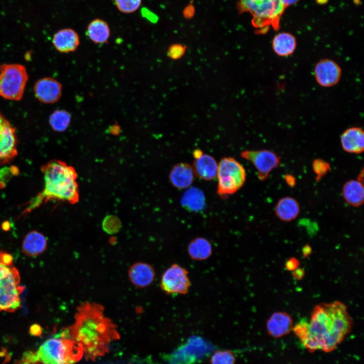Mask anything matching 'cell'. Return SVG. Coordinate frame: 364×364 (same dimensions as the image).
Returning a JSON list of instances; mask_svg holds the SVG:
<instances>
[{
  "mask_svg": "<svg viewBox=\"0 0 364 364\" xmlns=\"http://www.w3.org/2000/svg\"><path fill=\"white\" fill-rule=\"evenodd\" d=\"M353 320L340 301L323 303L313 309L309 320H302L293 331L310 352L333 351L350 333Z\"/></svg>",
  "mask_w": 364,
  "mask_h": 364,
  "instance_id": "6da1fadb",
  "label": "cell"
},
{
  "mask_svg": "<svg viewBox=\"0 0 364 364\" xmlns=\"http://www.w3.org/2000/svg\"><path fill=\"white\" fill-rule=\"evenodd\" d=\"M104 312L100 304L81 303L77 307L74 324L61 333L81 347L86 360L95 361L105 355L111 343L120 339L116 325Z\"/></svg>",
  "mask_w": 364,
  "mask_h": 364,
  "instance_id": "7a4b0ae2",
  "label": "cell"
},
{
  "mask_svg": "<svg viewBox=\"0 0 364 364\" xmlns=\"http://www.w3.org/2000/svg\"><path fill=\"white\" fill-rule=\"evenodd\" d=\"M44 187L35 197L27 203L22 214L25 215L42 203L59 201L71 204L79 199L77 174L71 166L59 160H52L42 165Z\"/></svg>",
  "mask_w": 364,
  "mask_h": 364,
  "instance_id": "3957f363",
  "label": "cell"
},
{
  "mask_svg": "<svg viewBox=\"0 0 364 364\" xmlns=\"http://www.w3.org/2000/svg\"><path fill=\"white\" fill-rule=\"evenodd\" d=\"M36 354L43 364H74L81 359L83 351L73 340L61 334L46 340Z\"/></svg>",
  "mask_w": 364,
  "mask_h": 364,
  "instance_id": "277c9868",
  "label": "cell"
},
{
  "mask_svg": "<svg viewBox=\"0 0 364 364\" xmlns=\"http://www.w3.org/2000/svg\"><path fill=\"white\" fill-rule=\"evenodd\" d=\"M239 7L242 12L251 14L253 25L262 33L270 26L275 30L279 28L286 8L280 0H239Z\"/></svg>",
  "mask_w": 364,
  "mask_h": 364,
  "instance_id": "5b68a950",
  "label": "cell"
},
{
  "mask_svg": "<svg viewBox=\"0 0 364 364\" xmlns=\"http://www.w3.org/2000/svg\"><path fill=\"white\" fill-rule=\"evenodd\" d=\"M20 282L17 269L0 261V311L14 312L20 308V295L24 289Z\"/></svg>",
  "mask_w": 364,
  "mask_h": 364,
  "instance_id": "8992f818",
  "label": "cell"
},
{
  "mask_svg": "<svg viewBox=\"0 0 364 364\" xmlns=\"http://www.w3.org/2000/svg\"><path fill=\"white\" fill-rule=\"evenodd\" d=\"M217 193L221 197L232 195L239 190L246 181L243 166L232 157L221 159L218 164Z\"/></svg>",
  "mask_w": 364,
  "mask_h": 364,
  "instance_id": "52a82bcc",
  "label": "cell"
},
{
  "mask_svg": "<svg viewBox=\"0 0 364 364\" xmlns=\"http://www.w3.org/2000/svg\"><path fill=\"white\" fill-rule=\"evenodd\" d=\"M28 75L25 66L19 64L0 65V96L20 101L23 96Z\"/></svg>",
  "mask_w": 364,
  "mask_h": 364,
  "instance_id": "ba28073f",
  "label": "cell"
},
{
  "mask_svg": "<svg viewBox=\"0 0 364 364\" xmlns=\"http://www.w3.org/2000/svg\"><path fill=\"white\" fill-rule=\"evenodd\" d=\"M190 286L188 270L176 263L173 264L164 271L160 284L161 290L170 295L186 294Z\"/></svg>",
  "mask_w": 364,
  "mask_h": 364,
  "instance_id": "9c48e42d",
  "label": "cell"
},
{
  "mask_svg": "<svg viewBox=\"0 0 364 364\" xmlns=\"http://www.w3.org/2000/svg\"><path fill=\"white\" fill-rule=\"evenodd\" d=\"M16 128L0 111V166L12 162L18 155Z\"/></svg>",
  "mask_w": 364,
  "mask_h": 364,
  "instance_id": "30bf717a",
  "label": "cell"
},
{
  "mask_svg": "<svg viewBox=\"0 0 364 364\" xmlns=\"http://www.w3.org/2000/svg\"><path fill=\"white\" fill-rule=\"evenodd\" d=\"M241 156L253 164L257 172L258 179L263 181L267 179L270 172L278 167L280 157L275 152L267 149L245 150Z\"/></svg>",
  "mask_w": 364,
  "mask_h": 364,
  "instance_id": "8fae6325",
  "label": "cell"
},
{
  "mask_svg": "<svg viewBox=\"0 0 364 364\" xmlns=\"http://www.w3.org/2000/svg\"><path fill=\"white\" fill-rule=\"evenodd\" d=\"M313 73L317 83L324 87L335 85L342 76V70L339 64L327 58L320 60L316 63Z\"/></svg>",
  "mask_w": 364,
  "mask_h": 364,
  "instance_id": "7c38bea8",
  "label": "cell"
},
{
  "mask_svg": "<svg viewBox=\"0 0 364 364\" xmlns=\"http://www.w3.org/2000/svg\"><path fill=\"white\" fill-rule=\"evenodd\" d=\"M62 90L61 84L50 77L38 79L34 85L36 98L39 102L44 104L57 102L61 97Z\"/></svg>",
  "mask_w": 364,
  "mask_h": 364,
  "instance_id": "4fadbf2b",
  "label": "cell"
},
{
  "mask_svg": "<svg viewBox=\"0 0 364 364\" xmlns=\"http://www.w3.org/2000/svg\"><path fill=\"white\" fill-rule=\"evenodd\" d=\"M194 161L192 166L194 175L205 180H211L217 176L218 164L211 155L204 154L200 149L194 150Z\"/></svg>",
  "mask_w": 364,
  "mask_h": 364,
  "instance_id": "5bb4252c",
  "label": "cell"
},
{
  "mask_svg": "<svg viewBox=\"0 0 364 364\" xmlns=\"http://www.w3.org/2000/svg\"><path fill=\"white\" fill-rule=\"evenodd\" d=\"M293 320L291 315L286 312H275L266 322L267 333L274 338H280L289 334L293 330Z\"/></svg>",
  "mask_w": 364,
  "mask_h": 364,
  "instance_id": "9a60e30c",
  "label": "cell"
},
{
  "mask_svg": "<svg viewBox=\"0 0 364 364\" xmlns=\"http://www.w3.org/2000/svg\"><path fill=\"white\" fill-rule=\"evenodd\" d=\"M343 150L349 153L360 154L364 150V132L359 127L353 126L345 130L340 136Z\"/></svg>",
  "mask_w": 364,
  "mask_h": 364,
  "instance_id": "2e32d148",
  "label": "cell"
},
{
  "mask_svg": "<svg viewBox=\"0 0 364 364\" xmlns=\"http://www.w3.org/2000/svg\"><path fill=\"white\" fill-rule=\"evenodd\" d=\"M128 277L134 286L144 288L153 282L155 272L151 265L144 262H136L130 266L128 270Z\"/></svg>",
  "mask_w": 364,
  "mask_h": 364,
  "instance_id": "e0dca14e",
  "label": "cell"
},
{
  "mask_svg": "<svg viewBox=\"0 0 364 364\" xmlns=\"http://www.w3.org/2000/svg\"><path fill=\"white\" fill-rule=\"evenodd\" d=\"M194 178L193 168L187 163H179L174 165L169 175L172 185L178 189L190 188L193 183Z\"/></svg>",
  "mask_w": 364,
  "mask_h": 364,
  "instance_id": "ac0fdd59",
  "label": "cell"
},
{
  "mask_svg": "<svg viewBox=\"0 0 364 364\" xmlns=\"http://www.w3.org/2000/svg\"><path fill=\"white\" fill-rule=\"evenodd\" d=\"M79 42L78 34L70 28L60 30L54 34L53 38V43L56 49L63 53L75 51Z\"/></svg>",
  "mask_w": 364,
  "mask_h": 364,
  "instance_id": "d6986e66",
  "label": "cell"
},
{
  "mask_svg": "<svg viewBox=\"0 0 364 364\" xmlns=\"http://www.w3.org/2000/svg\"><path fill=\"white\" fill-rule=\"evenodd\" d=\"M47 246V241L43 235L38 231H32L25 237L22 250L25 255L35 257L44 252Z\"/></svg>",
  "mask_w": 364,
  "mask_h": 364,
  "instance_id": "ffe728a7",
  "label": "cell"
},
{
  "mask_svg": "<svg viewBox=\"0 0 364 364\" xmlns=\"http://www.w3.org/2000/svg\"><path fill=\"white\" fill-rule=\"evenodd\" d=\"M342 195L350 206L359 207L364 201V188L361 181L351 179L346 181L342 189Z\"/></svg>",
  "mask_w": 364,
  "mask_h": 364,
  "instance_id": "44dd1931",
  "label": "cell"
},
{
  "mask_svg": "<svg viewBox=\"0 0 364 364\" xmlns=\"http://www.w3.org/2000/svg\"><path fill=\"white\" fill-rule=\"evenodd\" d=\"M297 46L295 36L289 32H282L276 34L272 39L271 47L274 53L280 57L291 56Z\"/></svg>",
  "mask_w": 364,
  "mask_h": 364,
  "instance_id": "7402d4cb",
  "label": "cell"
},
{
  "mask_svg": "<svg viewBox=\"0 0 364 364\" xmlns=\"http://www.w3.org/2000/svg\"><path fill=\"white\" fill-rule=\"evenodd\" d=\"M300 211L298 202L294 198L285 197L280 199L275 206V213L283 221L288 222L295 219Z\"/></svg>",
  "mask_w": 364,
  "mask_h": 364,
  "instance_id": "603a6c76",
  "label": "cell"
},
{
  "mask_svg": "<svg viewBox=\"0 0 364 364\" xmlns=\"http://www.w3.org/2000/svg\"><path fill=\"white\" fill-rule=\"evenodd\" d=\"M180 203L187 210L199 212L205 206V197L201 190L196 187H190L182 196Z\"/></svg>",
  "mask_w": 364,
  "mask_h": 364,
  "instance_id": "cb8c5ba5",
  "label": "cell"
},
{
  "mask_svg": "<svg viewBox=\"0 0 364 364\" xmlns=\"http://www.w3.org/2000/svg\"><path fill=\"white\" fill-rule=\"evenodd\" d=\"M86 33L89 38L94 43H107L110 35V30L108 23L100 19L92 21L88 25Z\"/></svg>",
  "mask_w": 364,
  "mask_h": 364,
  "instance_id": "d4e9b609",
  "label": "cell"
},
{
  "mask_svg": "<svg viewBox=\"0 0 364 364\" xmlns=\"http://www.w3.org/2000/svg\"><path fill=\"white\" fill-rule=\"evenodd\" d=\"M188 252L195 260H204L211 255L212 247L210 242L203 237H197L192 240L188 246Z\"/></svg>",
  "mask_w": 364,
  "mask_h": 364,
  "instance_id": "484cf974",
  "label": "cell"
},
{
  "mask_svg": "<svg viewBox=\"0 0 364 364\" xmlns=\"http://www.w3.org/2000/svg\"><path fill=\"white\" fill-rule=\"evenodd\" d=\"M71 116L65 110H56L49 117V123L52 129L58 132H63L68 127Z\"/></svg>",
  "mask_w": 364,
  "mask_h": 364,
  "instance_id": "4316f807",
  "label": "cell"
},
{
  "mask_svg": "<svg viewBox=\"0 0 364 364\" xmlns=\"http://www.w3.org/2000/svg\"><path fill=\"white\" fill-rule=\"evenodd\" d=\"M236 356L229 350H217L210 358V364H235Z\"/></svg>",
  "mask_w": 364,
  "mask_h": 364,
  "instance_id": "83f0119b",
  "label": "cell"
},
{
  "mask_svg": "<svg viewBox=\"0 0 364 364\" xmlns=\"http://www.w3.org/2000/svg\"><path fill=\"white\" fill-rule=\"evenodd\" d=\"M114 3L120 12L129 14L136 11L139 8L142 0H114Z\"/></svg>",
  "mask_w": 364,
  "mask_h": 364,
  "instance_id": "f1b7e54d",
  "label": "cell"
},
{
  "mask_svg": "<svg viewBox=\"0 0 364 364\" xmlns=\"http://www.w3.org/2000/svg\"><path fill=\"white\" fill-rule=\"evenodd\" d=\"M103 230L108 234H113L116 233L121 228V222L116 216L108 215L103 220Z\"/></svg>",
  "mask_w": 364,
  "mask_h": 364,
  "instance_id": "f546056e",
  "label": "cell"
},
{
  "mask_svg": "<svg viewBox=\"0 0 364 364\" xmlns=\"http://www.w3.org/2000/svg\"><path fill=\"white\" fill-rule=\"evenodd\" d=\"M312 168L317 178H320L326 174L330 170V165L326 161L321 159H316L312 163Z\"/></svg>",
  "mask_w": 364,
  "mask_h": 364,
  "instance_id": "4dcf8cb0",
  "label": "cell"
},
{
  "mask_svg": "<svg viewBox=\"0 0 364 364\" xmlns=\"http://www.w3.org/2000/svg\"><path fill=\"white\" fill-rule=\"evenodd\" d=\"M186 52V47L180 44L171 45L168 51V56L172 59H178L181 57Z\"/></svg>",
  "mask_w": 364,
  "mask_h": 364,
  "instance_id": "1f68e13d",
  "label": "cell"
},
{
  "mask_svg": "<svg viewBox=\"0 0 364 364\" xmlns=\"http://www.w3.org/2000/svg\"><path fill=\"white\" fill-rule=\"evenodd\" d=\"M142 14L143 17L152 23H156L158 20L157 16L147 8L143 9Z\"/></svg>",
  "mask_w": 364,
  "mask_h": 364,
  "instance_id": "d6a6232c",
  "label": "cell"
},
{
  "mask_svg": "<svg viewBox=\"0 0 364 364\" xmlns=\"http://www.w3.org/2000/svg\"><path fill=\"white\" fill-rule=\"evenodd\" d=\"M0 261L6 265L11 266L12 265L13 258L8 253L0 252Z\"/></svg>",
  "mask_w": 364,
  "mask_h": 364,
  "instance_id": "836d02e7",
  "label": "cell"
},
{
  "mask_svg": "<svg viewBox=\"0 0 364 364\" xmlns=\"http://www.w3.org/2000/svg\"><path fill=\"white\" fill-rule=\"evenodd\" d=\"M29 332L33 336H39L42 332L41 328L38 324H33L30 327Z\"/></svg>",
  "mask_w": 364,
  "mask_h": 364,
  "instance_id": "e575fe53",
  "label": "cell"
},
{
  "mask_svg": "<svg viewBox=\"0 0 364 364\" xmlns=\"http://www.w3.org/2000/svg\"><path fill=\"white\" fill-rule=\"evenodd\" d=\"M282 3L285 6V7L287 6H291L296 4L298 0H280Z\"/></svg>",
  "mask_w": 364,
  "mask_h": 364,
  "instance_id": "d590c367",
  "label": "cell"
},
{
  "mask_svg": "<svg viewBox=\"0 0 364 364\" xmlns=\"http://www.w3.org/2000/svg\"><path fill=\"white\" fill-rule=\"evenodd\" d=\"M2 228L3 230L4 231H8L10 228V225L9 222H4L2 225Z\"/></svg>",
  "mask_w": 364,
  "mask_h": 364,
  "instance_id": "8d00e7d4",
  "label": "cell"
}]
</instances>
